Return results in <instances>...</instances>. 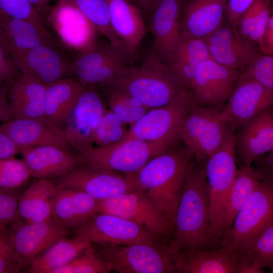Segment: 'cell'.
Returning <instances> with one entry per match:
<instances>
[{"label":"cell","mask_w":273,"mask_h":273,"mask_svg":"<svg viewBox=\"0 0 273 273\" xmlns=\"http://www.w3.org/2000/svg\"><path fill=\"white\" fill-rule=\"evenodd\" d=\"M210 226L207 180L203 163L192 162L176 213L174 236L169 246L173 255L203 249L208 243Z\"/></svg>","instance_id":"6da1fadb"},{"label":"cell","mask_w":273,"mask_h":273,"mask_svg":"<svg viewBox=\"0 0 273 273\" xmlns=\"http://www.w3.org/2000/svg\"><path fill=\"white\" fill-rule=\"evenodd\" d=\"M172 147L153 157L132 174L139 190L152 201L173 228L184 182L192 161L184 147Z\"/></svg>","instance_id":"7a4b0ae2"},{"label":"cell","mask_w":273,"mask_h":273,"mask_svg":"<svg viewBox=\"0 0 273 273\" xmlns=\"http://www.w3.org/2000/svg\"><path fill=\"white\" fill-rule=\"evenodd\" d=\"M106 87L122 90L150 109L168 104L185 88L169 65L152 51L140 67Z\"/></svg>","instance_id":"3957f363"},{"label":"cell","mask_w":273,"mask_h":273,"mask_svg":"<svg viewBox=\"0 0 273 273\" xmlns=\"http://www.w3.org/2000/svg\"><path fill=\"white\" fill-rule=\"evenodd\" d=\"M235 133L230 129L223 143L206 159L204 165L210 210V242L221 241L223 237L226 201L238 170Z\"/></svg>","instance_id":"277c9868"},{"label":"cell","mask_w":273,"mask_h":273,"mask_svg":"<svg viewBox=\"0 0 273 273\" xmlns=\"http://www.w3.org/2000/svg\"><path fill=\"white\" fill-rule=\"evenodd\" d=\"M177 140L150 142L129 139L109 147L94 148L79 154L78 164L134 173L154 156L172 147Z\"/></svg>","instance_id":"5b68a950"},{"label":"cell","mask_w":273,"mask_h":273,"mask_svg":"<svg viewBox=\"0 0 273 273\" xmlns=\"http://www.w3.org/2000/svg\"><path fill=\"white\" fill-rule=\"evenodd\" d=\"M231 127L219 109L195 102L178 133L188 155L203 163L223 143Z\"/></svg>","instance_id":"8992f818"},{"label":"cell","mask_w":273,"mask_h":273,"mask_svg":"<svg viewBox=\"0 0 273 273\" xmlns=\"http://www.w3.org/2000/svg\"><path fill=\"white\" fill-rule=\"evenodd\" d=\"M273 221L272 180H261L236 216L220 241L222 246L237 253L243 251L254 237Z\"/></svg>","instance_id":"52a82bcc"},{"label":"cell","mask_w":273,"mask_h":273,"mask_svg":"<svg viewBox=\"0 0 273 273\" xmlns=\"http://www.w3.org/2000/svg\"><path fill=\"white\" fill-rule=\"evenodd\" d=\"M98 253L119 273H169L176 272L169 247L136 243L99 245Z\"/></svg>","instance_id":"ba28073f"},{"label":"cell","mask_w":273,"mask_h":273,"mask_svg":"<svg viewBox=\"0 0 273 273\" xmlns=\"http://www.w3.org/2000/svg\"><path fill=\"white\" fill-rule=\"evenodd\" d=\"M195 102L190 90L185 87L168 104L150 109L129 127L122 141L132 139L150 142L178 140L181 125Z\"/></svg>","instance_id":"9c48e42d"},{"label":"cell","mask_w":273,"mask_h":273,"mask_svg":"<svg viewBox=\"0 0 273 273\" xmlns=\"http://www.w3.org/2000/svg\"><path fill=\"white\" fill-rule=\"evenodd\" d=\"M58 188L77 189L98 201L139 190L132 173L81 165L59 178L53 179Z\"/></svg>","instance_id":"30bf717a"},{"label":"cell","mask_w":273,"mask_h":273,"mask_svg":"<svg viewBox=\"0 0 273 273\" xmlns=\"http://www.w3.org/2000/svg\"><path fill=\"white\" fill-rule=\"evenodd\" d=\"M99 211L129 220L159 238L173 229L152 201L140 190L99 201Z\"/></svg>","instance_id":"8fae6325"},{"label":"cell","mask_w":273,"mask_h":273,"mask_svg":"<svg viewBox=\"0 0 273 273\" xmlns=\"http://www.w3.org/2000/svg\"><path fill=\"white\" fill-rule=\"evenodd\" d=\"M96 86H86L63 129L69 144L79 154L93 147L95 132L107 110Z\"/></svg>","instance_id":"7c38bea8"},{"label":"cell","mask_w":273,"mask_h":273,"mask_svg":"<svg viewBox=\"0 0 273 273\" xmlns=\"http://www.w3.org/2000/svg\"><path fill=\"white\" fill-rule=\"evenodd\" d=\"M183 7V0H154L147 17L154 38L151 51L168 65L182 39Z\"/></svg>","instance_id":"4fadbf2b"},{"label":"cell","mask_w":273,"mask_h":273,"mask_svg":"<svg viewBox=\"0 0 273 273\" xmlns=\"http://www.w3.org/2000/svg\"><path fill=\"white\" fill-rule=\"evenodd\" d=\"M84 233L92 243L119 245L136 243L161 244L159 238L121 217L99 212L75 230Z\"/></svg>","instance_id":"5bb4252c"},{"label":"cell","mask_w":273,"mask_h":273,"mask_svg":"<svg viewBox=\"0 0 273 273\" xmlns=\"http://www.w3.org/2000/svg\"><path fill=\"white\" fill-rule=\"evenodd\" d=\"M46 22L71 50L81 52L98 40L99 32L96 27L68 0H58L50 10Z\"/></svg>","instance_id":"9a60e30c"},{"label":"cell","mask_w":273,"mask_h":273,"mask_svg":"<svg viewBox=\"0 0 273 273\" xmlns=\"http://www.w3.org/2000/svg\"><path fill=\"white\" fill-rule=\"evenodd\" d=\"M10 58L21 72L34 76L47 86L73 77L71 61L61 46L42 45L14 53Z\"/></svg>","instance_id":"2e32d148"},{"label":"cell","mask_w":273,"mask_h":273,"mask_svg":"<svg viewBox=\"0 0 273 273\" xmlns=\"http://www.w3.org/2000/svg\"><path fill=\"white\" fill-rule=\"evenodd\" d=\"M239 74L240 71L209 59L199 67L188 89L198 104L219 109L228 101Z\"/></svg>","instance_id":"e0dca14e"},{"label":"cell","mask_w":273,"mask_h":273,"mask_svg":"<svg viewBox=\"0 0 273 273\" xmlns=\"http://www.w3.org/2000/svg\"><path fill=\"white\" fill-rule=\"evenodd\" d=\"M227 104L220 113L228 124L238 130L273 104V90L255 80L236 82Z\"/></svg>","instance_id":"ac0fdd59"},{"label":"cell","mask_w":273,"mask_h":273,"mask_svg":"<svg viewBox=\"0 0 273 273\" xmlns=\"http://www.w3.org/2000/svg\"><path fill=\"white\" fill-rule=\"evenodd\" d=\"M203 39L212 59L233 70L241 71L262 53L255 43L242 37L224 20Z\"/></svg>","instance_id":"d6986e66"},{"label":"cell","mask_w":273,"mask_h":273,"mask_svg":"<svg viewBox=\"0 0 273 273\" xmlns=\"http://www.w3.org/2000/svg\"><path fill=\"white\" fill-rule=\"evenodd\" d=\"M10 231L16 255L23 266L68 235V231L53 216L39 222L25 221Z\"/></svg>","instance_id":"ffe728a7"},{"label":"cell","mask_w":273,"mask_h":273,"mask_svg":"<svg viewBox=\"0 0 273 273\" xmlns=\"http://www.w3.org/2000/svg\"><path fill=\"white\" fill-rule=\"evenodd\" d=\"M273 150V112L266 109L235 133L236 161L241 167L251 165L259 157Z\"/></svg>","instance_id":"44dd1931"},{"label":"cell","mask_w":273,"mask_h":273,"mask_svg":"<svg viewBox=\"0 0 273 273\" xmlns=\"http://www.w3.org/2000/svg\"><path fill=\"white\" fill-rule=\"evenodd\" d=\"M0 132L19 147L53 146L71 152L63 129L46 119H13L0 123Z\"/></svg>","instance_id":"7402d4cb"},{"label":"cell","mask_w":273,"mask_h":273,"mask_svg":"<svg viewBox=\"0 0 273 273\" xmlns=\"http://www.w3.org/2000/svg\"><path fill=\"white\" fill-rule=\"evenodd\" d=\"M0 44L9 56L42 45L61 46L45 26L0 11Z\"/></svg>","instance_id":"603a6c76"},{"label":"cell","mask_w":273,"mask_h":273,"mask_svg":"<svg viewBox=\"0 0 273 273\" xmlns=\"http://www.w3.org/2000/svg\"><path fill=\"white\" fill-rule=\"evenodd\" d=\"M47 86L34 76L22 72L8 81V99L12 118L45 119Z\"/></svg>","instance_id":"cb8c5ba5"},{"label":"cell","mask_w":273,"mask_h":273,"mask_svg":"<svg viewBox=\"0 0 273 273\" xmlns=\"http://www.w3.org/2000/svg\"><path fill=\"white\" fill-rule=\"evenodd\" d=\"M228 0H192L183 7L180 19L182 39H203L224 20Z\"/></svg>","instance_id":"d4e9b609"},{"label":"cell","mask_w":273,"mask_h":273,"mask_svg":"<svg viewBox=\"0 0 273 273\" xmlns=\"http://www.w3.org/2000/svg\"><path fill=\"white\" fill-rule=\"evenodd\" d=\"M22 160L31 176L55 179L64 176L78 165L77 157L53 146L19 147Z\"/></svg>","instance_id":"484cf974"},{"label":"cell","mask_w":273,"mask_h":273,"mask_svg":"<svg viewBox=\"0 0 273 273\" xmlns=\"http://www.w3.org/2000/svg\"><path fill=\"white\" fill-rule=\"evenodd\" d=\"M99 212V201L84 192L57 188L53 197V217L67 231L77 229Z\"/></svg>","instance_id":"4316f807"},{"label":"cell","mask_w":273,"mask_h":273,"mask_svg":"<svg viewBox=\"0 0 273 273\" xmlns=\"http://www.w3.org/2000/svg\"><path fill=\"white\" fill-rule=\"evenodd\" d=\"M112 28L137 59L138 48L147 28L142 12L129 0H106Z\"/></svg>","instance_id":"83f0119b"},{"label":"cell","mask_w":273,"mask_h":273,"mask_svg":"<svg viewBox=\"0 0 273 273\" xmlns=\"http://www.w3.org/2000/svg\"><path fill=\"white\" fill-rule=\"evenodd\" d=\"M242 253L225 247L211 251L203 249L173 255L176 272L181 273H237L238 261Z\"/></svg>","instance_id":"f1b7e54d"},{"label":"cell","mask_w":273,"mask_h":273,"mask_svg":"<svg viewBox=\"0 0 273 273\" xmlns=\"http://www.w3.org/2000/svg\"><path fill=\"white\" fill-rule=\"evenodd\" d=\"M85 88L86 86L74 77L63 78L48 85L44 100V118L63 129Z\"/></svg>","instance_id":"f546056e"},{"label":"cell","mask_w":273,"mask_h":273,"mask_svg":"<svg viewBox=\"0 0 273 273\" xmlns=\"http://www.w3.org/2000/svg\"><path fill=\"white\" fill-rule=\"evenodd\" d=\"M92 243L83 233L77 231L68 238H63L33 259L28 265L30 273H53L82 253Z\"/></svg>","instance_id":"4dcf8cb0"},{"label":"cell","mask_w":273,"mask_h":273,"mask_svg":"<svg viewBox=\"0 0 273 273\" xmlns=\"http://www.w3.org/2000/svg\"><path fill=\"white\" fill-rule=\"evenodd\" d=\"M209 59L212 58L203 39H182L169 65L189 89L199 67Z\"/></svg>","instance_id":"1f68e13d"},{"label":"cell","mask_w":273,"mask_h":273,"mask_svg":"<svg viewBox=\"0 0 273 273\" xmlns=\"http://www.w3.org/2000/svg\"><path fill=\"white\" fill-rule=\"evenodd\" d=\"M261 180L259 174L251 165L238 169L226 201L223 238L240 209Z\"/></svg>","instance_id":"d6a6232c"},{"label":"cell","mask_w":273,"mask_h":273,"mask_svg":"<svg viewBox=\"0 0 273 273\" xmlns=\"http://www.w3.org/2000/svg\"><path fill=\"white\" fill-rule=\"evenodd\" d=\"M96 27L99 33L119 52L133 61L136 58L114 33L106 0H68Z\"/></svg>","instance_id":"836d02e7"},{"label":"cell","mask_w":273,"mask_h":273,"mask_svg":"<svg viewBox=\"0 0 273 273\" xmlns=\"http://www.w3.org/2000/svg\"><path fill=\"white\" fill-rule=\"evenodd\" d=\"M133 64L128 60H123L93 68L75 69L72 74L84 86L106 87L126 76L134 67Z\"/></svg>","instance_id":"e575fe53"},{"label":"cell","mask_w":273,"mask_h":273,"mask_svg":"<svg viewBox=\"0 0 273 273\" xmlns=\"http://www.w3.org/2000/svg\"><path fill=\"white\" fill-rule=\"evenodd\" d=\"M272 11L271 0H254L241 17L237 31L244 38L257 45Z\"/></svg>","instance_id":"d590c367"},{"label":"cell","mask_w":273,"mask_h":273,"mask_svg":"<svg viewBox=\"0 0 273 273\" xmlns=\"http://www.w3.org/2000/svg\"><path fill=\"white\" fill-rule=\"evenodd\" d=\"M123 60H128L133 63L108 40H98L89 48L78 53L71 61V72L77 68H93Z\"/></svg>","instance_id":"8d00e7d4"},{"label":"cell","mask_w":273,"mask_h":273,"mask_svg":"<svg viewBox=\"0 0 273 273\" xmlns=\"http://www.w3.org/2000/svg\"><path fill=\"white\" fill-rule=\"evenodd\" d=\"M109 88L110 109L129 127L151 109L126 92L116 88Z\"/></svg>","instance_id":"74e56055"},{"label":"cell","mask_w":273,"mask_h":273,"mask_svg":"<svg viewBox=\"0 0 273 273\" xmlns=\"http://www.w3.org/2000/svg\"><path fill=\"white\" fill-rule=\"evenodd\" d=\"M254 266L273 269V221L268 223L251 241L243 252Z\"/></svg>","instance_id":"f35d334b"},{"label":"cell","mask_w":273,"mask_h":273,"mask_svg":"<svg viewBox=\"0 0 273 273\" xmlns=\"http://www.w3.org/2000/svg\"><path fill=\"white\" fill-rule=\"evenodd\" d=\"M57 190L53 179H38L19 198L18 214L25 221L31 217L37 208Z\"/></svg>","instance_id":"ab89813d"},{"label":"cell","mask_w":273,"mask_h":273,"mask_svg":"<svg viewBox=\"0 0 273 273\" xmlns=\"http://www.w3.org/2000/svg\"><path fill=\"white\" fill-rule=\"evenodd\" d=\"M126 126L110 109H107L95 132L94 143L109 147L121 142L127 134Z\"/></svg>","instance_id":"60d3db41"},{"label":"cell","mask_w":273,"mask_h":273,"mask_svg":"<svg viewBox=\"0 0 273 273\" xmlns=\"http://www.w3.org/2000/svg\"><path fill=\"white\" fill-rule=\"evenodd\" d=\"M111 271L110 265L92 245L71 261L55 269L53 273H108Z\"/></svg>","instance_id":"b9f144b4"},{"label":"cell","mask_w":273,"mask_h":273,"mask_svg":"<svg viewBox=\"0 0 273 273\" xmlns=\"http://www.w3.org/2000/svg\"><path fill=\"white\" fill-rule=\"evenodd\" d=\"M31 177L22 159L15 157L0 159V190L15 191Z\"/></svg>","instance_id":"7bdbcfd3"},{"label":"cell","mask_w":273,"mask_h":273,"mask_svg":"<svg viewBox=\"0 0 273 273\" xmlns=\"http://www.w3.org/2000/svg\"><path fill=\"white\" fill-rule=\"evenodd\" d=\"M247 80H255L273 90V56L261 53L240 71L236 82Z\"/></svg>","instance_id":"ee69618b"},{"label":"cell","mask_w":273,"mask_h":273,"mask_svg":"<svg viewBox=\"0 0 273 273\" xmlns=\"http://www.w3.org/2000/svg\"><path fill=\"white\" fill-rule=\"evenodd\" d=\"M0 11L10 16L45 26L40 14L28 0H0Z\"/></svg>","instance_id":"f6af8a7d"},{"label":"cell","mask_w":273,"mask_h":273,"mask_svg":"<svg viewBox=\"0 0 273 273\" xmlns=\"http://www.w3.org/2000/svg\"><path fill=\"white\" fill-rule=\"evenodd\" d=\"M23 265L18 259L12 243L10 230H0V273H15L21 270Z\"/></svg>","instance_id":"bcb514c9"},{"label":"cell","mask_w":273,"mask_h":273,"mask_svg":"<svg viewBox=\"0 0 273 273\" xmlns=\"http://www.w3.org/2000/svg\"><path fill=\"white\" fill-rule=\"evenodd\" d=\"M19 198L15 191L0 190V227L6 228L19 216Z\"/></svg>","instance_id":"7dc6e473"},{"label":"cell","mask_w":273,"mask_h":273,"mask_svg":"<svg viewBox=\"0 0 273 273\" xmlns=\"http://www.w3.org/2000/svg\"><path fill=\"white\" fill-rule=\"evenodd\" d=\"M254 0H228L225 11L224 20L231 26L237 29L242 15Z\"/></svg>","instance_id":"c3c4849f"},{"label":"cell","mask_w":273,"mask_h":273,"mask_svg":"<svg viewBox=\"0 0 273 273\" xmlns=\"http://www.w3.org/2000/svg\"><path fill=\"white\" fill-rule=\"evenodd\" d=\"M20 73L0 44V82L12 80Z\"/></svg>","instance_id":"681fc988"},{"label":"cell","mask_w":273,"mask_h":273,"mask_svg":"<svg viewBox=\"0 0 273 273\" xmlns=\"http://www.w3.org/2000/svg\"><path fill=\"white\" fill-rule=\"evenodd\" d=\"M54 196L44 200L37 208L29 219L25 221L39 222L44 221L52 217L53 216Z\"/></svg>","instance_id":"f907efd6"},{"label":"cell","mask_w":273,"mask_h":273,"mask_svg":"<svg viewBox=\"0 0 273 273\" xmlns=\"http://www.w3.org/2000/svg\"><path fill=\"white\" fill-rule=\"evenodd\" d=\"M260 51L264 54L273 55V16L269 18L264 32L257 43Z\"/></svg>","instance_id":"816d5d0a"},{"label":"cell","mask_w":273,"mask_h":273,"mask_svg":"<svg viewBox=\"0 0 273 273\" xmlns=\"http://www.w3.org/2000/svg\"><path fill=\"white\" fill-rule=\"evenodd\" d=\"M272 151L267 153L265 156H261L257 167L254 168L259 174L262 180H272Z\"/></svg>","instance_id":"f5cc1de1"},{"label":"cell","mask_w":273,"mask_h":273,"mask_svg":"<svg viewBox=\"0 0 273 273\" xmlns=\"http://www.w3.org/2000/svg\"><path fill=\"white\" fill-rule=\"evenodd\" d=\"M20 153L19 147L6 134L0 132V159L15 157Z\"/></svg>","instance_id":"db71d44e"},{"label":"cell","mask_w":273,"mask_h":273,"mask_svg":"<svg viewBox=\"0 0 273 273\" xmlns=\"http://www.w3.org/2000/svg\"><path fill=\"white\" fill-rule=\"evenodd\" d=\"M12 118L8 99V81L0 82V122Z\"/></svg>","instance_id":"11a10c76"},{"label":"cell","mask_w":273,"mask_h":273,"mask_svg":"<svg viewBox=\"0 0 273 273\" xmlns=\"http://www.w3.org/2000/svg\"><path fill=\"white\" fill-rule=\"evenodd\" d=\"M38 11L42 19L46 22L50 11V0H28Z\"/></svg>","instance_id":"9f6ffc18"},{"label":"cell","mask_w":273,"mask_h":273,"mask_svg":"<svg viewBox=\"0 0 273 273\" xmlns=\"http://www.w3.org/2000/svg\"><path fill=\"white\" fill-rule=\"evenodd\" d=\"M142 13L145 17H147L150 7L154 0H129Z\"/></svg>","instance_id":"6f0895ef"},{"label":"cell","mask_w":273,"mask_h":273,"mask_svg":"<svg viewBox=\"0 0 273 273\" xmlns=\"http://www.w3.org/2000/svg\"><path fill=\"white\" fill-rule=\"evenodd\" d=\"M192 0H183V6L187 4L188 3L191 2Z\"/></svg>","instance_id":"680465c9"},{"label":"cell","mask_w":273,"mask_h":273,"mask_svg":"<svg viewBox=\"0 0 273 273\" xmlns=\"http://www.w3.org/2000/svg\"><path fill=\"white\" fill-rule=\"evenodd\" d=\"M3 228H1V227H0V230H1V229H3Z\"/></svg>","instance_id":"91938a15"}]
</instances>
